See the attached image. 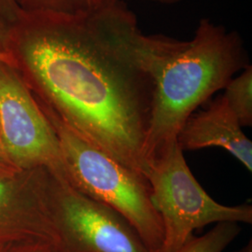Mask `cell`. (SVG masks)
I'll return each instance as SVG.
<instances>
[{"mask_svg": "<svg viewBox=\"0 0 252 252\" xmlns=\"http://www.w3.org/2000/svg\"><path fill=\"white\" fill-rule=\"evenodd\" d=\"M153 36L121 2L86 18L21 10L3 62L40 105L146 179Z\"/></svg>", "mask_w": 252, "mask_h": 252, "instance_id": "cell-1", "label": "cell"}, {"mask_svg": "<svg viewBox=\"0 0 252 252\" xmlns=\"http://www.w3.org/2000/svg\"><path fill=\"white\" fill-rule=\"evenodd\" d=\"M234 252H252V241H250L246 246H244L243 248Z\"/></svg>", "mask_w": 252, "mask_h": 252, "instance_id": "cell-16", "label": "cell"}, {"mask_svg": "<svg viewBox=\"0 0 252 252\" xmlns=\"http://www.w3.org/2000/svg\"><path fill=\"white\" fill-rule=\"evenodd\" d=\"M39 106L58 138L62 177L88 197L124 217L150 252H162V220L153 206L147 180L92 144L51 110Z\"/></svg>", "mask_w": 252, "mask_h": 252, "instance_id": "cell-3", "label": "cell"}, {"mask_svg": "<svg viewBox=\"0 0 252 252\" xmlns=\"http://www.w3.org/2000/svg\"><path fill=\"white\" fill-rule=\"evenodd\" d=\"M146 180L163 228L162 252H175L195 230L210 223H252L251 205L223 206L211 198L195 180L175 141L148 162Z\"/></svg>", "mask_w": 252, "mask_h": 252, "instance_id": "cell-4", "label": "cell"}, {"mask_svg": "<svg viewBox=\"0 0 252 252\" xmlns=\"http://www.w3.org/2000/svg\"><path fill=\"white\" fill-rule=\"evenodd\" d=\"M182 152L220 147L252 172V142L220 96L205 110L193 113L177 137Z\"/></svg>", "mask_w": 252, "mask_h": 252, "instance_id": "cell-8", "label": "cell"}, {"mask_svg": "<svg viewBox=\"0 0 252 252\" xmlns=\"http://www.w3.org/2000/svg\"><path fill=\"white\" fill-rule=\"evenodd\" d=\"M14 22L0 11V63L3 62L10 29Z\"/></svg>", "mask_w": 252, "mask_h": 252, "instance_id": "cell-13", "label": "cell"}, {"mask_svg": "<svg viewBox=\"0 0 252 252\" xmlns=\"http://www.w3.org/2000/svg\"><path fill=\"white\" fill-rule=\"evenodd\" d=\"M240 232L241 228L236 222H220L204 235H193L175 252H222Z\"/></svg>", "mask_w": 252, "mask_h": 252, "instance_id": "cell-11", "label": "cell"}, {"mask_svg": "<svg viewBox=\"0 0 252 252\" xmlns=\"http://www.w3.org/2000/svg\"><path fill=\"white\" fill-rule=\"evenodd\" d=\"M0 252H56L52 244L42 241H20L5 244Z\"/></svg>", "mask_w": 252, "mask_h": 252, "instance_id": "cell-12", "label": "cell"}, {"mask_svg": "<svg viewBox=\"0 0 252 252\" xmlns=\"http://www.w3.org/2000/svg\"><path fill=\"white\" fill-rule=\"evenodd\" d=\"M42 241L54 247L44 195V168L0 169V244Z\"/></svg>", "mask_w": 252, "mask_h": 252, "instance_id": "cell-7", "label": "cell"}, {"mask_svg": "<svg viewBox=\"0 0 252 252\" xmlns=\"http://www.w3.org/2000/svg\"><path fill=\"white\" fill-rule=\"evenodd\" d=\"M7 167H14V166H12V165H8V164H0V169L7 168Z\"/></svg>", "mask_w": 252, "mask_h": 252, "instance_id": "cell-18", "label": "cell"}, {"mask_svg": "<svg viewBox=\"0 0 252 252\" xmlns=\"http://www.w3.org/2000/svg\"><path fill=\"white\" fill-rule=\"evenodd\" d=\"M147 1L157 2V3H162V4H173V3L179 2V1H180V0H147Z\"/></svg>", "mask_w": 252, "mask_h": 252, "instance_id": "cell-17", "label": "cell"}, {"mask_svg": "<svg viewBox=\"0 0 252 252\" xmlns=\"http://www.w3.org/2000/svg\"><path fill=\"white\" fill-rule=\"evenodd\" d=\"M249 64L241 36L208 19L200 21L189 41L156 36L148 64L153 90L145 140L147 165L177 141L200 105Z\"/></svg>", "mask_w": 252, "mask_h": 252, "instance_id": "cell-2", "label": "cell"}, {"mask_svg": "<svg viewBox=\"0 0 252 252\" xmlns=\"http://www.w3.org/2000/svg\"><path fill=\"white\" fill-rule=\"evenodd\" d=\"M0 164H8V165H11L9 163V161L7 160L4 152H3V149H2V144H1V139H0ZM13 166V165H12Z\"/></svg>", "mask_w": 252, "mask_h": 252, "instance_id": "cell-15", "label": "cell"}, {"mask_svg": "<svg viewBox=\"0 0 252 252\" xmlns=\"http://www.w3.org/2000/svg\"><path fill=\"white\" fill-rule=\"evenodd\" d=\"M222 98L239 125L252 126V66L247 65L224 87Z\"/></svg>", "mask_w": 252, "mask_h": 252, "instance_id": "cell-10", "label": "cell"}, {"mask_svg": "<svg viewBox=\"0 0 252 252\" xmlns=\"http://www.w3.org/2000/svg\"><path fill=\"white\" fill-rule=\"evenodd\" d=\"M0 139L11 165L63 174L58 138L34 94L8 63H0Z\"/></svg>", "mask_w": 252, "mask_h": 252, "instance_id": "cell-6", "label": "cell"}, {"mask_svg": "<svg viewBox=\"0 0 252 252\" xmlns=\"http://www.w3.org/2000/svg\"><path fill=\"white\" fill-rule=\"evenodd\" d=\"M44 195L56 252H151L118 212L46 168Z\"/></svg>", "mask_w": 252, "mask_h": 252, "instance_id": "cell-5", "label": "cell"}, {"mask_svg": "<svg viewBox=\"0 0 252 252\" xmlns=\"http://www.w3.org/2000/svg\"><path fill=\"white\" fill-rule=\"evenodd\" d=\"M0 11L9 18L15 21L21 10L15 5L13 0H0Z\"/></svg>", "mask_w": 252, "mask_h": 252, "instance_id": "cell-14", "label": "cell"}, {"mask_svg": "<svg viewBox=\"0 0 252 252\" xmlns=\"http://www.w3.org/2000/svg\"><path fill=\"white\" fill-rule=\"evenodd\" d=\"M3 246H4V244H0V251H1V249H2Z\"/></svg>", "mask_w": 252, "mask_h": 252, "instance_id": "cell-19", "label": "cell"}, {"mask_svg": "<svg viewBox=\"0 0 252 252\" xmlns=\"http://www.w3.org/2000/svg\"><path fill=\"white\" fill-rule=\"evenodd\" d=\"M24 12L67 17H91L118 5L120 0H13Z\"/></svg>", "mask_w": 252, "mask_h": 252, "instance_id": "cell-9", "label": "cell"}]
</instances>
